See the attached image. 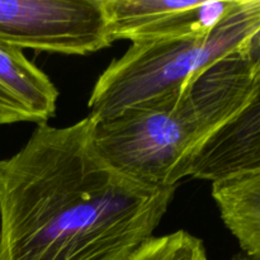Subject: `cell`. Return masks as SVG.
<instances>
[{
  "mask_svg": "<svg viewBox=\"0 0 260 260\" xmlns=\"http://www.w3.org/2000/svg\"><path fill=\"white\" fill-rule=\"evenodd\" d=\"M95 123L37 124L0 160V260H127L154 236L177 187L144 184L109 164Z\"/></svg>",
  "mask_w": 260,
  "mask_h": 260,
  "instance_id": "cell-1",
  "label": "cell"
},
{
  "mask_svg": "<svg viewBox=\"0 0 260 260\" xmlns=\"http://www.w3.org/2000/svg\"><path fill=\"white\" fill-rule=\"evenodd\" d=\"M255 85L236 50L182 88L96 121L95 145L123 174L151 187H178L196 151L245 106Z\"/></svg>",
  "mask_w": 260,
  "mask_h": 260,
  "instance_id": "cell-2",
  "label": "cell"
},
{
  "mask_svg": "<svg viewBox=\"0 0 260 260\" xmlns=\"http://www.w3.org/2000/svg\"><path fill=\"white\" fill-rule=\"evenodd\" d=\"M260 29V0H240L211 33L131 43L102 73L89 98V116L113 118L182 88Z\"/></svg>",
  "mask_w": 260,
  "mask_h": 260,
  "instance_id": "cell-3",
  "label": "cell"
},
{
  "mask_svg": "<svg viewBox=\"0 0 260 260\" xmlns=\"http://www.w3.org/2000/svg\"><path fill=\"white\" fill-rule=\"evenodd\" d=\"M0 43L85 56L109 47L102 0H0Z\"/></svg>",
  "mask_w": 260,
  "mask_h": 260,
  "instance_id": "cell-4",
  "label": "cell"
},
{
  "mask_svg": "<svg viewBox=\"0 0 260 260\" xmlns=\"http://www.w3.org/2000/svg\"><path fill=\"white\" fill-rule=\"evenodd\" d=\"M240 0H102L109 37L131 43L212 32Z\"/></svg>",
  "mask_w": 260,
  "mask_h": 260,
  "instance_id": "cell-5",
  "label": "cell"
},
{
  "mask_svg": "<svg viewBox=\"0 0 260 260\" xmlns=\"http://www.w3.org/2000/svg\"><path fill=\"white\" fill-rule=\"evenodd\" d=\"M260 170V83L245 106L196 151L188 177L210 183Z\"/></svg>",
  "mask_w": 260,
  "mask_h": 260,
  "instance_id": "cell-6",
  "label": "cell"
},
{
  "mask_svg": "<svg viewBox=\"0 0 260 260\" xmlns=\"http://www.w3.org/2000/svg\"><path fill=\"white\" fill-rule=\"evenodd\" d=\"M58 96L47 74L22 50L0 43V126L47 123L56 114Z\"/></svg>",
  "mask_w": 260,
  "mask_h": 260,
  "instance_id": "cell-7",
  "label": "cell"
},
{
  "mask_svg": "<svg viewBox=\"0 0 260 260\" xmlns=\"http://www.w3.org/2000/svg\"><path fill=\"white\" fill-rule=\"evenodd\" d=\"M211 194L246 256L260 260V170L211 183Z\"/></svg>",
  "mask_w": 260,
  "mask_h": 260,
  "instance_id": "cell-8",
  "label": "cell"
},
{
  "mask_svg": "<svg viewBox=\"0 0 260 260\" xmlns=\"http://www.w3.org/2000/svg\"><path fill=\"white\" fill-rule=\"evenodd\" d=\"M127 260H208L205 244L184 230L152 236Z\"/></svg>",
  "mask_w": 260,
  "mask_h": 260,
  "instance_id": "cell-9",
  "label": "cell"
},
{
  "mask_svg": "<svg viewBox=\"0 0 260 260\" xmlns=\"http://www.w3.org/2000/svg\"><path fill=\"white\" fill-rule=\"evenodd\" d=\"M241 55L246 58L250 66L255 83H260V29L256 30L240 48Z\"/></svg>",
  "mask_w": 260,
  "mask_h": 260,
  "instance_id": "cell-10",
  "label": "cell"
},
{
  "mask_svg": "<svg viewBox=\"0 0 260 260\" xmlns=\"http://www.w3.org/2000/svg\"><path fill=\"white\" fill-rule=\"evenodd\" d=\"M233 260H251V259L248 258V256H238V258H234Z\"/></svg>",
  "mask_w": 260,
  "mask_h": 260,
  "instance_id": "cell-11",
  "label": "cell"
}]
</instances>
